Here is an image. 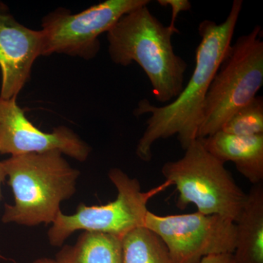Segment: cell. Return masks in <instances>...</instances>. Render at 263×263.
<instances>
[{
  "label": "cell",
  "mask_w": 263,
  "mask_h": 263,
  "mask_svg": "<svg viewBox=\"0 0 263 263\" xmlns=\"http://www.w3.org/2000/svg\"><path fill=\"white\" fill-rule=\"evenodd\" d=\"M108 175L117 188V199L101 205L88 206L81 203L76 212L70 215L59 213L48 231L50 245L60 247L79 230L107 233L122 238L131 230L144 226L148 201L173 185L165 180L156 187L143 192L139 181L132 179L121 169L114 167Z\"/></svg>",
  "instance_id": "8992f818"
},
{
  "label": "cell",
  "mask_w": 263,
  "mask_h": 263,
  "mask_svg": "<svg viewBox=\"0 0 263 263\" xmlns=\"http://www.w3.org/2000/svg\"><path fill=\"white\" fill-rule=\"evenodd\" d=\"M149 0H106L72 14L58 9L43 19L42 56L62 53L89 60L100 49L99 37L108 32L123 15Z\"/></svg>",
  "instance_id": "52a82bcc"
},
{
  "label": "cell",
  "mask_w": 263,
  "mask_h": 263,
  "mask_svg": "<svg viewBox=\"0 0 263 263\" xmlns=\"http://www.w3.org/2000/svg\"><path fill=\"white\" fill-rule=\"evenodd\" d=\"M220 131L237 136L263 135V98H255L235 112Z\"/></svg>",
  "instance_id": "9a60e30c"
},
{
  "label": "cell",
  "mask_w": 263,
  "mask_h": 263,
  "mask_svg": "<svg viewBox=\"0 0 263 263\" xmlns=\"http://www.w3.org/2000/svg\"><path fill=\"white\" fill-rule=\"evenodd\" d=\"M144 226L162 238L175 263H199L206 256L235 251V223L223 216L198 212L160 216L148 211Z\"/></svg>",
  "instance_id": "ba28073f"
},
{
  "label": "cell",
  "mask_w": 263,
  "mask_h": 263,
  "mask_svg": "<svg viewBox=\"0 0 263 263\" xmlns=\"http://www.w3.org/2000/svg\"><path fill=\"white\" fill-rule=\"evenodd\" d=\"M122 255V263H175L162 238L145 226L123 237Z\"/></svg>",
  "instance_id": "5bb4252c"
},
{
  "label": "cell",
  "mask_w": 263,
  "mask_h": 263,
  "mask_svg": "<svg viewBox=\"0 0 263 263\" xmlns=\"http://www.w3.org/2000/svg\"><path fill=\"white\" fill-rule=\"evenodd\" d=\"M178 33L152 14L148 5L128 12L107 32L112 62L124 67L136 62L148 77L155 98L163 104L177 98L184 86L187 64L175 53L172 43Z\"/></svg>",
  "instance_id": "7a4b0ae2"
},
{
  "label": "cell",
  "mask_w": 263,
  "mask_h": 263,
  "mask_svg": "<svg viewBox=\"0 0 263 263\" xmlns=\"http://www.w3.org/2000/svg\"><path fill=\"white\" fill-rule=\"evenodd\" d=\"M7 176L6 174H5V171L4 168V166H3V162L0 161V200H2V184L4 182L5 179H6ZM4 258L3 256L0 254V259Z\"/></svg>",
  "instance_id": "ac0fdd59"
},
{
  "label": "cell",
  "mask_w": 263,
  "mask_h": 263,
  "mask_svg": "<svg viewBox=\"0 0 263 263\" xmlns=\"http://www.w3.org/2000/svg\"><path fill=\"white\" fill-rule=\"evenodd\" d=\"M56 263H122V238L98 232L84 231L75 245H65Z\"/></svg>",
  "instance_id": "4fadbf2b"
},
{
  "label": "cell",
  "mask_w": 263,
  "mask_h": 263,
  "mask_svg": "<svg viewBox=\"0 0 263 263\" xmlns=\"http://www.w3.org/2000/svg\"><path fill=\"white\" fill-rule=\"evenodd\" d=\"M43 35L0 12L1 100L17 96L30 77L33 64L42 56Z\"/></svg>",
  "instance_id": "30bf717a"
},
{
  "label": "cell",
  "mask_w": 263,
  "mask_h": 263,
  "mask_svg": "<svg viewBox=\"0 0 263 263\" xmlns=\"http://www.w3.org/2000/svg\"><path fill=\"white\" fill-rule=\"evenodd\" d=\"M205 149L218 160L235 164L238 172L257 184L263 181V135L237 136L219 131L198 138Z\"/></svg>",
  "instance_id": "8fae6325"
},
{
  "label": "cell",
  "mask_w": 263,
  "mask_h": 263,
  "mask_svg": "<svg viewBox=\"0 0 263 263\" xmlns=\"http://www.w3.org/2000/svg\"><path fill=\"white\" fill-rule=\"evenodd\" d=\"M32 263H56V261H55V259L44 257V258L36 259V260H34Z\"/></svg>",
  "instance_id": "d6986e66"
},
{
  "label": "cell",
  "mask_w": 263,
  "mask_h": 263,
  "mask_svg": "<svg viewBox=\"0 0 263 263\" xmlns=\"http://www.w3.org/2000/svg\"><path fill=\"white\" fill-rule=\"evenodd\" d=\"M3 163L14 196L13 205H5L4 223L52 224L62 202L76 193L80 171L59 151L10 156Z\"/></svg>",
  "instance_id": "3957f363"
},
{
  "label": "cell",
  "mask_w": 263,
  "mask_h": 263,
  "mask_svg": "<svg viewBox=\"0 0 263 263\" xmlns=\"http://www.w3.org/2000/svg\"><path fill=\"white\" fill-rule=\"evenodd\" d=\"M157 3L162 6L171 7L172 16L169 27L174 29L176 28L175 27V22L179 13L181 12L189 11L192 8L191 3L188 0H158Z\"/></svg>",
  "instance_id": "2e32d148"
},
{
  "label": "cell",
  "mask_w": 263,
  "mask_h": 263,
  "mask_svg": "<svg viewBox=\"0 0 263 263\" xmlns=\"http://www.w3.org/2000/svg\"><path fill=\"white\" fill-rule=\"evenodd\" d=\"M57 150L84 162L91 153L88 143L65 126L51 133L38 129L26 117L16 98L0 99V154L16 156Z\"/></svg>",
  "instance_id": "9c48e42d"
},
{
  "label": "cell",
  "mask_w": 263,
  "mask_h": 263,
  "mask_svg": "<svg viewBox=\"0 0 263 263\" xmlns=\"http://www.w3.org/2000/svg\"><path fill=\"white\" fill-rule=\"evenodd\" d=\"M199 263H236L233 254H214L203 257Z\"/></svg>",
  "instance_id": "e0dca14e"
},
{
  "label": "cell",
  "mask_w": 263,
  "mask_h": 263,
  "mask_svg": "<svg viewBox=\"0 0 263 263\" xmlns=\"http://www.w3.org/2000/svg\"><path fill=\"white\" fill-rule=\"evenodd\" d=\"M262 36V28L256 26L230 45L208 90L197 139L220 131L236 110L257 96L263 85Z\"/></svg>",
  "instance_id": "5b68a950"
},
{
  "label": "cell",
  "mask_w": 263,
  "mask_h": 263,
  "mask_svg": "<svg viewBox=\"0 0 263 263\" xmlns=\"http://www.w3.org/2000/svg\"><path fill=\"white\" fill-rule=\"evenodd\" d=\"M236 263H263V183L253 185L235 222Z\"/></svg>",
  "instance_id": "7c38bea8"
},
{
  "label": "cell",
  "mask_w": 263,
  "mask_h": 263,
  "mask_svg": "<svg viewBox=\"0 0 263 263\" xmlns=\"http://www.w3.org/2000/svg\"><path fill=\"white\" fill-rule=\"evenodd\" d=\"M242 8L243 1L234 0L222 23L204 20L200 24L198 32L201 39L196 50L195 69L177 98L160 107L146 99L138 103L134 111L136 117L150 114L137 145L136 155L141 160H151L152 146L159 140L177 136L186 150L197 139L208 90L232 44Z\"/></svg>",
  "instance_id": "6da1fadb"
},
{
  "label": "cell",
  "mask_w": 263,
  "mask_h": 263,
  "mask_svg": "<svg viewBox=\"0 0 263 263\" xmlns=\"http://www.w3.org/2000/svg\"><path fill=\"white\" fill-rule=\"evenodd\" d=\"M162 174L176 186V202L181 210L193 204L202 214L223 216L235 223L239 218L247 194L224 162L209 153L200 140L193 142L179 160L165 162Z\"/></svg>",
  "instance_id": "277c9868"
}]
</instances>
